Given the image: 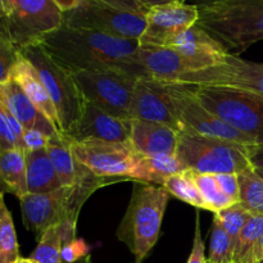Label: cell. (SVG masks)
I'll use <instances>...</instances> for the list:
<instances>
[{
    "label": "cell",
    "instance_id": "6da1fadb",
    "mask_svg": "<svg viewBox=\"0 0 263 263\" xmlns=\"http://www.w3.org/2000/svg\"><path fill=\"white\" fill-rule=\"evenodd\" d=\"M46 53L72 74L102 68H118L128 61L140 44L86 28L62 23L40 41ZM121 71V69H120Z\"/></svg>",
    "mask_w": 263,
    "mask_h": 263
},
{
    "label": "cell",
    "instance_id": "7a4b0ae2",
    "mask_svg": "<svg viewBox=\"0 0 263 263\" xmlns=\"http://www.w3.org/2000/svg\"><path fill=\"white\" fill-rule=\"evenodd\" d=\"M197 26L229 54L239 55L263 40V0H198Z\"/></svg>",
    "mask_w": 263,
    "mask_h": 263
},
{
    "label": "cell",
    "instance_id": "3957f363",
    "mask_svg": "<svg viewBox=\"0 0 263 263\" xmlns=\"http://www.w3.org/2000/svg\"><path fill=\"white\" fill-rule=\"evenodd\" d=\"M162 185L135 181L130 203L117 229V238L127 246L135 263H141L157 244L170 199Z\"/></svg>",
    "mask_w": 263,
    "mask_h": 263
},
{
    "label": "cell",
    "instance_id": "277c9868",
    "mask_svg": "<svg viewBox=\"0 0 263 263\" xmlns=\"http://www.w3.org/2000/svg\"><path fill=\"white\" fill-rule=\"evenodd\" d=\"M104 184H79L62 186L46 194H27L20 198L23 225L40 238L53 226L76 229L84 203Z\"/></svg>",
    "mask_w": 263,
    "mask_h": 263
},
{
    "label": "cell",
    "instance_id": "5b68a950",
    "mask_svg": "<svg viewBox=\"0 0 263 263\" xmlns=\"http://www.w3.org/2000/svg\"><path fill=\"white\" fill-rule=\"evenodd\" d=\"M185 86L207 109L248 136L254 145H263V95L229 86Z\"/></svg>",
    "mask_w": 263,
    "mask_h": 263
},
{
    "label": "cell",
    "instance_id": "8992f818",
    "mask_svg": "<svg viewBox=\"0 0 263 263\" xmlns=\"http://www.w3.org/2000/svg\"><path fill=\"white\" fill-rule=\"evenodd\" d=\"M251 146L181 131L176 154L195 174H240L252 166Z\"/></svg>",
    "mask_w": 263,
    "mask_h": 263
},
{
    "label": "cell",
    "instance_id": "52a82bcc",
    "mask_svg": "<svg viewBox=\"0 0 263 263\" xmlns=\"http://www.w3.org/2000/svg\"><path fill=\"white\" fill-rule=\"evenodd\" d=\"M22 55L35 67L44 87L58 112L63 135H68L80 121L85 99L71 72L57 63L40 43L21 49Z\"/></svg>",
    "mask_w": 263,
    "mask_h": 263
},
{
    "label": "cell",
    "instance_id": "ba28073f",
    "mask_svg": "<svg viewBox=\"0 0 263 263\" xmlns=\"http://www.w3.org/2000/svg\"><path fill=\"white\" fill-rule=\"evenodd\" d=\"M0 33L21 50L62 26L63 13L53 0H0Z\"/></svg>",
    "mask_w": 263,
    "mask_h": 263
},
{
    "label": "cell",
    "instance_id": "9c48e42d",
    "mask_svg": "<svg viewBox=\"0 0 263 263\" xmlns=\"http://www.w3.org/2000/svg\"><path fill=\"white\" fill-rule=\"evenodd\" d=\"M74 81L86 102L121 120H131L130 108L139 79L118 68H102L74 73Z\"/></svg>",
    "mask_w": 263,
    "mask_h": 263
},
{
    "label": "cell",
    "instance_id": "30bf717a",
    "mask_svg": "<svg viewBox=\"0 0 263 263\" xmlns=\"http://www.w3.org/2000/svg\"><path fill=\"white\" fill-rule=\"evenodd\" d=\"M63 23L116 37L139 40L146 27V17L98 0H82L79 7L63 13Z\"/></svg>",
    "mask_w": 263,
    "mask_h": 263
},
{
    "label": "cell",
    "instance_id": "8fae6325",
    "mask_svg": "<svg viewBox=\"0 0 263 263\" xmlns=\"http://www.w3.org/2000/svg\"><path fill=\"white\" fill-rule=\"evenodd\" d=\"M166 84L171 94L174 110L182 125V131H192L208 138L254 145L248 136L239 133L222 118L207 109L185 85Z\"/></svg>",
    "mask_w": 263,
    "mask_h": 263
},
{
    "label": "cell",
    "instance_id": "7c38bea8",
    "mask_svg": "<svg viewBox=\"0 0 263 263\" xmlns=\"http://www.w3.org/2000/svg\"><path fill=\"white\" fill-rule=\"evenodd\" d=\"M77 161L99 177L134 180L140 154L130 143L100 140L72 141Z\"/></svg>",
    "mask_w": 263,
    "mask_h": 263
},
{
    "label": "cell",
    "instance_id": "4fadbf2b",
    "mask_svg": "<svg viewBox=\"0 0 263 263\" xmlns=\"http://www.w3.org/2000/svg\"><path fill=\"white\" fill-rule=\"evenodd\" d=\"M170 84L229 86L263 95V63L246 61L228 53L216 66L181 74Z\"/></svg>",
    "mask_w": 263,
    "mask_h": 263
},
{
    "label": "cell",
    "instance_id": "5bb4252c",
    "mask_svg": "<svg viewBox=\"0 0 263 263\" xmlns=\"http://www.w3.org/2000/svg\"><path fill=\"white\" fill-rule=\"evenodd\" d=\"M145 17L146 27L139 44L168 46L174 39L197 25L199 9L197 4L171 3L151 8Z\"/></svg>",
    "mask_w": 263,
    "mask_h": 263
},
{
    "label": "cell",
    "instance_id": "9a60e30c",
    "mask_svg": "<svg viewBox=\"0 0 263 263\" xmlns=\"http://www.w3.org/2000/svg\"><path fill=\"white\" fill-rule=\"evenodd\" d=\"M130 118L163 123L179 133L182 131L181 122L174 110L168 86L166 82L157 80H138L131 102Z\"/></svg>",
    "mask_w": 263,
    "mask_h": 263
},
{
    "label": "cell",
    "instance_id": "2e32d148",
    "mask_svg": "<svg viewBox=\"0 0 263 263\" xmlns=\"http://www.w3.org/2000/svg\"><path fill=\"white\" fill-rule=\"evenodd\" d=\"M133 120H121L85 100L84 110L76 127L66 135L72 141L100 140L130 143Z\"/></svg>",
    "mask_w": 263,
    "mask_h": 263
},
{
    "label": "cell",
    "instance_id": "e0dca14e",
    "mask_svg": "<svg viewBox=\"0 0 263 263\" xmlns=\"http://www.w3.org/2000/svg\"><path fill=\"white\" fill-rule=\"evenodd\" d=\"M0 103L13 113L25 130H39L50 138L62 134L50 120L35 107L22 87L13 79L5 84H0Z\"/></svg>",
    "mask_w": 263,
    "mask_h": 263
},
{
    "label": "cell",
    "instance_id": "ac0fdd59",
    "mask_svg": "<svg viewBox=\"0 0 263 263\" xmlns=\"http://www.w3.org/2000/svg\"><path fill=\"white\" fill-rule=\"evenodd\" d=\"M168 48L175 49L190 59L197 66V71L216 66L228 54L212 36L197 25L174 39Z\"/></svg>",
    "mask_w": 263,
    "mask_h": 263
},
{
    "label": "cell",
    "instance_id": "d6986e66",
    "mask_svg": "<svg viewBox=\"0 0 263 263\" xmlns=\"http://www.w3.org/2000/svg\"><path fill=\"white\" fill-rule=\"evenodd\" d=\"M130 144L141 156L175 154L179 145V131L163 123L133 120Z\"/></svg>",
    "mask_w": 263,
    "mask_h": 263
},
{
    "label": "cell",
    "instance_id": "ffe728a7",
    "mask_svg": "<svg viewBox=\"0 0 263 263\" xmlns=\"http://www.w3.org/2000/svg\"><path fill=\"white\" fill-rule=\"evenodd\" d=\"M12 79L22 87V90L30 98L31 102L35 104V107L43 115H45L50 120V122L61 131L59 117L55 105L51 102L48 91L44 87L35 67L22 55V53H20L18 62L15 63L14 68H13Z\"/></svg>",
    "mask_w": 263,
    "mask_h": 263
},
{
    "label": "cell",
    "instance_id": "44dd1931",
    "mask_svg": "<svg viewBox=\"0 0 263 263\" xmlns=\"http://www.w3.org/2000/svg\"><path fill=\"white\" fill-rule=\"evenodd\" d=\"M28 194H46L62 187L48 149L25 152Z\"/></svg>",
    "mask_w": 263,
    "mask_h": 263
},
{
    "label": "cell",
    "instance_id": "7402d4cb",
    "mask_svg": "<svg viewBox=\"0 0 263 263\" xmlns=\"http://www.w3.org/2000/svg\"><path fill=\"white\" fill-rule=\"evenodd\" d=\"M186 170L177 154L141 156L134 174V181L163 185L170 176Z\"/></svg>",
    "mask_w": 263,
    "mask_h": 263
},
{
    "label": "cell",
    "instance_id": "603a6c76",
    "mask_svg": "<svg viewBox=\"0 0 263 263\" xmlns=\"http://www.w3.org/2000/svg\"><path fill=\"white\" fill-rule=\"evenodd\" d=\"M0 177L4 190L14 194L18 199L28 194L25 151H0Z\"/></svg>",
    "mask_w": 263,
    "mask_h": 263
},
{
    "label": "cell",
    "instance_id": "cb8c5ba5",
    "mask_svg": "<svg viewBox=\"0 0 263 263\" xmlns=\"http://www.w3.org/2000/svg\"><path fill=\"white\" fill-rule=\"evenodd\" d=\"M162 186L177 199L199 210L208 211V205L200 193L199 186L195 181L194 172L192 170H185L179 174L172 175L163 182Z\"/></svg>",
    "mask_w": 263,
    "mask_h": 263
},
{
    "label": "cell",
    "instance_id": "d4e9b609",
    "mask_svg": "<svg viewBox=\"0 0 263 263\" xmlns=\"http://www.w3.org/2000/svg\"><path fill=\"white\" fill-rule=\"evenodd\" d=\"M240 198L239 203L252 215H263V179L252 164L238 174Z\"/></svg>",
    "mask_w": 263,
    "mask_h": 263
},
{
    "label": "cell",
    "instance_id": "484cf974",
    "mask_svg": "<svg viewBox=\"0 0 263 263\" xmlns=\"http://www.w3.org/2000/svg\"><path fill=\"white\" fill-rule=\"evenodd\" d=\"M20 258L12 213L8 210L2 194V199H0V263H17Z\"/></svg>",
    "mask_w": 263,
    "mask_h": 263
},
{
    "label": "cell",
    "instance_id": "4316f807",
    "mask_svg": "<svg viewBox=\"0 0 263 263\" xmlns=\"http://www.w3.org/2000/svg\"><path fill=\"white\" fill-rule=\"evenodd\" d=\"M62 248V226H53L39 238L37 247L31 253L30 258L39 263H63Z\"/></svg>",
    "mask_w": 263,
    "mask_h": 263
},
{
    "label": "cell",
    "instance_id": "83f0119b",
    "mask_svg": "<svg viewBox=\"0 0 263 263\" xmlns=\"http://www.w3.org/2000/svg\"><path fill=\"white\" fill-rule=\"evenodd\" d=\"M208 259L215 263H233L234 259L233 240L217 215L213 216Z\"/></svg>",
    "mask_w": 263,
    "mask_h": 263
},
{
    "label": "cell",
    "instance_id": "f1b7e54d",
    "mask_svg": "<svg viewBox=\"0 0 263 263\" xmlns=\"http://www.w3.org/2000/svg\"><path fill=\"white\" fill-rule=\"evenodd\" d=\"M194 176L195 181H197L198 186L200 189V193H202L203 198L207 203L208 211L213 213H218L220 211L225 210V208L236 203L222 192L217 180H216V175L195 174L194 172Z\"/></svg>",
    "mask_w": 263,
    "mask_h": 263
},
{
    "label": "cell",
    "instance_id": "f546056e",
    "mask_svg": "<svg viewBox=\"0 0 263 263\" xmlns=\"http://www.w3.org/2000/svg\"><path fill=\"white\" fill-rule=\"evenodd\" d=\"M215 215L220 217L223 228L226 229V231L230 235L234 244V252H235V247L239 240L241 230H243L244 226L247 225L249 218L253 215L248 210H246L240 203H235V204L230 205V207L225 208V210L220 211V212L215 213Z\"/></svg>",
    "mask_w": 263,
    "mask_h": 263
},
{
    "label": "cell",
    "instance_id": "4dcf8cb0",
    "mask_svg": "<svg viewBox=\"0 0 263 263\" xmlns=\"http://www.w3.org/2000/svg\"><path fill=\"white\" fill-rule=\"evenodd\" d=\"M20 49L7 37L0 33V84L12 80L13 68L20 58Z\"/></svg>",
    "mask_w": 263,
    "mask_h": 263
},
{
    "label": "cell",
    "instance_id": "1f68e13d",
    "mask_svg": "<svg viewBox=\"0 0 263 263\" xmlns=\"http://www.w3.org/2000/svg\"><path fill=\"white\" fill-rule=\"evenodd\" d=\"M50 136L39 130H25L22 140V149L25 152L44 149L50 143Z\"/></svg>",
    "mask_w": 263,
    "mask_h": 263
},
{
    "label": "cell",
    "instance_id": "d6a6232c",
    "mask_svg": "<svg viewBox=\"0 0 263 263\" xmlns=\"http://www.w3.org/2000/svg\"><path fill=\"white\" fill-rule=\"evenodd\" d=\"M218 185L228 197H230L234 202L239 203L240 198V189H239L238 174H220L216 175Z\"/></svg>",
    "mask_w": 263,
    "mask_h": 263
},
{
    "label": "cell",
    "instance_id": "836d02e7",
    "mask_svg": "<svg viewBox=\"0 0 263 263\" xmlns=\"http://www.w3.org/2000/svg\"><path fill=\"white\" fill-rule=\"evenodd\" d=\"M208 258L205 257V244L203 240L202 231H200V221L197 217V223H195V234L194 241H193V249L190 253L187 263H207Z\"/></svg>",
    "mask_w": 263,
    "mask_h": 263
},
{
    "label": "cell",
    "instance_id": "e575fe53",
    "mask_svg": "<svg viewBox=\"0 0 263 263\" xmlns=\"http://www.w3.org/2000/svg\"><path fill=\"white\" fill-rule=\"evenodd\" d=\"M98 2L112 5V7L117 8V9L126 10V12L131 13H138V14L141 15H146V13L149 12L148 8L143 3L139 2V0H98Z\"/></svg>",
    "mask_w": 263,
    "mask_h": 263
},
{
    "label": "cell",
    "instance_id": "d590c367",
    "mask_svg": "<svg viewBox=\"0 0 263 263\" xmlns=\"http://www.w3.org/2000/svg\"><path fill=\"white\" fill-rule=\"evenodd\" d=\"M262 261H263V235L259 238V240L257 241L254 248L252 249L251 254H249L248 259H247L246 263H259Z\"/></svg>",
    "mask_w": 263,
    "mask_h": 263
},
{
    "label": "cell",
    "instance_id": "8d00e7d4",
    "mask_svg": "<svg viewBox=\"0 0 263 263\" xmlns=\"http://www.w3.org/2000/svg\"><path fill=\"white\" fill-rule=\"evenodd\" d=\"M251 162L254 167L263 168V145L251 146Z\"/></svg>",
    "mask_w": 263,
    "mask_h": 263
},
{
    "label": "cell",
    "instance_id": "74e56055",
    "mask_svg": "<svg viewBox=\"0 0 263 263\" xmlns=\"http://www.w3.org/2000/svg\"><path fill=\"white\" fill-rule=\"evenodd\" d=\"M53 2L62 10V13H67L79 7L82 0H53Z\"/></svg>",
    "mask_w": 263,
    "mask_h": 263
},
{
    "label": "cell",
    "instance_id": "f35d334b",
    "mask_svg": "<svg viewBox=\"0 0 263 263\" xmlns=\"http://www.w3.org/2000/svg\"><path fill=\"white\" fill-rule=\"evenodd\" d=\"M143 3L148 9L154 7H159V5H166L171 4V3H185V0H139Z\"/></svg>",
    "mask_w": 263,
    "mask_h": 263
},
{
    "label": "cell",
    "instance_id": "ab89813d",
    "mask_svg": "<svg viewBox=\"0 0 263 263\" xmlns=\"http://www.w3.org/2000/svg\"><path fill=\"white\" fill-rule=\"evenodd\" d=\"M17 263H39V262L33 261V259L30 258V257H28V258H22V257H21V258L18 259Z\"/></svg>",
    "mask_w": 263,
    "mask_h": 263
},
{
    "label": "cell",
    "instance_id": "60d3db41",
    "mask_svg": "<svg viewBox=\"0 0 263 263\" xmlns=\"http://www.w3.org/2000/svg\"><path fill=\"white\" fill-rule=\"evenodd\" d=\"M256 170H257V172H258V174L261 175V177L263 179V168H258V167H256Z\"/></svg>",
    "mask_w": 263,
    "mask_h": 263
},
{
    "label": "cell",
    "instance_id": "b9f144b4",
    "mask_svg": "<svg viewBox=\"0 0 263 263\" xmlns=\"http://www.w3.org/2000/svg\"><path fill=\"white\" fill-rule=\"evenodd\" d=\"M207 263H215V262H212V261H210V259H208Z\"/></svg>",
    "mask_w": 263,
    "mask_h": 263
},
{
    "label": "cell",
    "instance_id": "7bdbcfd3",
    "mask_svg": "<svg viewBox=\"0 0 263 263\" xmlns=\"http://www.w3.org/2000/svg\"><path fill=\"white\" fill-rule=\"evenodd\" d=\"M261 263H263V261H262V262H261Z\"/></svg>",
    "mask_w": 263,
    "mask_h": 263
},
{
    "label": "cell",
    "instance_id": "ee69618b",
    "mask_svg": "<svg viewBox=\"0 0 263 263\" xmlns=\"http://www.w3.org/2000/svg\"><path fill=\"white\" fill-rule=\"evenodd\" d=\"M259 263H261V262H259Z\"/></svg>",
    "mask_w": 263,
    "mask_h": 263
}]
</instances>
